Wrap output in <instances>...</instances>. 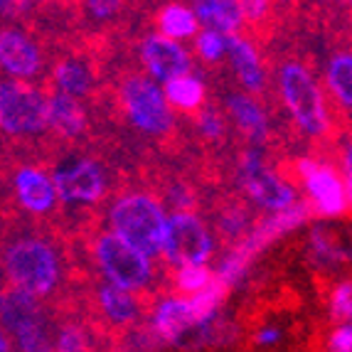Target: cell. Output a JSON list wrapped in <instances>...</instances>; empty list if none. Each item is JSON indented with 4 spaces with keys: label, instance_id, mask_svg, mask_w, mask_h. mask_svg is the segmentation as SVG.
<instances>
[{
    "label": "cell",
    "instance_id": "6da1fadb",
    "mask_svg": "<svg viewBox=\"0 0 352 352\" xmlns=\"http://www.w3.org/2000/svg\"><path fill=\"white\" fill-rule=\"evenodd\" d=\"M281 99L288 113L305 135H325L330 129V113L325 104V94L316 76L298 62H288L278 74Z\"/></svg>",
    "mask_w": 352,
    "mask_h": 352
},
{
    "label": "cell",
    "instance_id": "5bb4252c",
    "mask_svg": "<svg viewBox=\"0 0 352 352\" xmlns=\"http://www.w3.org/2000/svg\"><path fill=\"white\" fill-rule=\"evenodd\" d=\"M202 316L192 296L188 298H165L153 313V335L165 342H177L192 328H200Z\"/></svg>",
    "mask_w": 352,
    "mask_h": 352
},
{
    "label": "cell",
    "instance_id": "44dd1931",
    "mask_svg": "<svg viewBox=\"0 0 352 352\" xmlns=\"http://www.w3.org/2000/svg\"><path fill=\"white\" fill-rule=\"evenodd\" d=\"M99 303L104 316L116 325H129L138 318V303L133 298V291L109 281V286H101Z\"/></svg>",
    "mask_w": 352,
    "mask_h": 352
},
{
    "label": "cell",
    "instance_id": "d6a6232c",
    "mask_svg": "<svg viewBox=\"0 0 352 352\" xmlns=\"http://www.w3.org/2000/svg\"><path fill=\"white\" fill-rule=\"evenodd\" d=\"M87 8H89V12H91L94 18L109 20L118 12V8H121V0H87Z\"/></svg>",
    "mask_w": 352,
    "mask_h": 352
},
{
    "label": "cell",
    "instance_id": "7a4b0ae2",
    "mask_svg": "<svg viewBox=\"0 0 352 352\" xmlns=\"http://www.w3.org/2000/svg\"><path fill=\"white\" fill-rule=\"evenodd\" d=\"M168 214L158 200L148 195H126L111 207V232L124 236L151 256L163 252Z\"/></svg>",
    "mask_w": 352,
    "mask_h": 352
},
{
    "label": "cell",
    "instance_id": "4dcf8cb0",
    "mask_svg": "<svg viewBox=\"0 0 352 352\" xmlns=\"http://www.w3.org/2000/svg\"><path fill=\"white\" fill-rule=\"evenodd\" d=\"M54 347H59V350L65 352H76V350H87V338H84V333L79 328H62L57 335V342H54Z\"/></svg>",
    "mask_w": 352,
    "mask_h": 352
},
{
    "label": "cell",
    "instance_id": "8992f818",
    "mask_svg": "<svg viewBox=\"0 0 352 352\" xmlns=\"http://www.w3.org/2000/svg\"><path fill=\"white\" fill-rule=\"evenodd\" d=\"M151 258V254L126 241L124 236H118L116 232H109L96 241V264L104 271V276L116 286L131 288V291L148 283L153 274Z\"/></svg>",
    "mask_w": 352,
    "mask_h": 352
},
{
    "label": "cell",
    "instance_id": "7402d4cb",
    "mask_svg": "<svg viewBox=\"0 0 352 352\" xmlns=\"http://www.w3.org/2000/svg\"><path fill=\"white\" fill-rule=\"evenodd\" d=\"M325 87L342 109H352V52L330 57L325 67Z\"/></svg>",
    "mask_w": 352,
    "mask_h": 352
},
{
    "label": "cell",
    "instance_id": "277c9868",
    "mask_svg": "<svg viewBox=\"0 0 352 352\" xmlns=\"http://www.w3.org/2000/svg\"><path fill=\"white\" fill-rule=\"evenodd\" d=\"M298 177L313 214L320 219H340L350 210L347 180L342 170L320 160L303 158L298 163Z\"/></svg>",
    "mask_w": 352,
    "mask_h": 352
},
{
    "label": "cell",
    "instance_id": "f35d334b",
    "mask_svg": "<svg viewBox=\"0 0 352 352\" xmlns=\"http://www.w3.org/2000/svg\"><path fill=\"white\" fill-rule=\"evenodd\" d=\"M283 3H288V0H283Z\"/></svg>",
    "mask_w": 352,
    "mask_h": 352
},
{
    "label": "cell",
    "instance_id": "f1b7e54d",
    "mask_svg": "<svg viewBox=\"0 0 352 352\" xmlns=\"http://www.w3.org/2000/svg\"><path fill=\"white\" fill-rule=\"evenodd\" d=\"M325 347L333 352H352V320L335 323V328L328 333Z\"/></svg>",
    "mask_w": 352,
    "mask_h": 352
},
{
    "label": "cell",
    "instance_id": "74e56055",
    "mask_svg": "<svg viewBox=\"0 0 352 352\" xmlns=\"http://www.w3.org/2000/svg\"><path fill=\"white\" fill-rule=\"evenodd\" d=\"M347 200H350V210H352V180H347Z\"/></svg>",
    "mask_w": 352,
    "mask_h": 352
},
{
    "label": "cell",
    "instance_id": "8fae6325",
    "mask_svg": "<svg viewBox=\"0 0 352 352\" xmlns=\"http://www.w3.org/2000/svg\"><path fill=\"white\" fill-rule=\"evenodd\" d=\"M308 258L320 271H338L352 264V229L335 227L330 219L318 222L308 234Z\"/></svg>",
    "mask_w": 352,
    "mask_h": 352
},
{
    "label": "cell",
    "instance_id": "4316f807",
    "mask_svg": "<svg viewBox=\"0 0 352 352\" xmlns=\"http://www.w3.org/2000/svg\"><path fill=\"white\" fill-rule=\"evenodd\" d=\"M195 42H197V54H200L205 62H219L222 57H227L229 32H222V30H214V28H205L202 32H197Z\"/></svg>",
    "mask_w": 352,
    "mask_h": 352
},
{
    "label": "cell",
    "instance_id": "d590c367",
    "mask_svg": "<svg viewBox=\"0 0 352 352\" xmlns=\"http://www.w3.org/2000/svg\"><path fill=\"white\" fill-rule=\"evenodd\" d=\"M20 6V0H0V15H10Z\"/></svg>",
    "mask_w": 352,
    "mask_h": 352
},
{
    "label": "cell",
    "instance_id": "4fadbf2b",
    "mask_svg": "<svg viewBox=\"0 0 352 352\" xmlns=\"http://www.w3.org/2000/svg\"><path fill=\"white\" fill-rule=\"evenodd\" d=\"M143 62L148 74L155 82L165 84L180 74L190 72V54L182 47L180 40H173L168 35H151L143 42Z\"/></svg>",
    "mask_w": 352,
    "mask_h": 352
},
{
    "label": "cell",
    "instance_id": "7c38bea8",
    "mask_svg": "<svg viewBox=\"0 0 352 352\" xmlns=\"http://www.w3.org/2000/svg\"><path fill=\"white\" fill-rule=\"evenodd\" d=\"M52 180L62 202L91 205V202L101 200V195H104V175H101L99 165L91 160H79V163L59 168Z\"/></svg>",
    "mask_w": 352,
    "mask_h": 352
},
{
    "label": "cell",
    "instance_id": "f546056e",
    "mask_svg": "<svg viewBox=\"0 0 352 352\" xmlns=\"http://www.w3.org/2000/svg\"><path fill=\"white\" fill-rule=\"evenodd\" d=\"M197 126H200V131L210 141H219V135L224 133V121L214 109H205V111L197 116Z\"/></svg>",
    "mask_w": 352,
    "mask_h": 352
},
{
    "label": "cell",
    "instance_id": "52a82bcc",
    "mask_svg": "<svg viewBox=\"0 0 352 352\" xmlns=\"http://www.w3.org/2000/svg\"><path fill=\"white\" fill-rule=\"evenodd\" d=\"M214 252V239L197 214L190 210H177L168 217V229L163 239V256L175 266L207 264Z\"/></svg>",
    "mask_w": 352,
    "mask_h": 352
},
{
    "label": "cell",
    "instance_id": "836d02e7",
    "mask_svg": "<svg viewBox=\"0 0 352 352\" xmlns=\"http://www.w3.org/2000/svg\"><path fill=\"white\" fill-rule=\"evenodd\" d=\"M283 338V330L278 325H264V328H258L254 333V342L261 347H271V345H278Z\"/></svg>",
    "mask_w": 352,
    "mask_h": 352
},
{
    "label": "cell",
    "instance_id": "9a60e30c",
    "mask_svg": "<svg viewBox=\"0 0 352 352\" xmlns=\"http://www.w3.org/2000/svg\"><path fill=\"white\" fill-rule=\"evenodd\" d=\"M42 59L35 42L18 30L0 32V67L15 79H30L40 69Z\"/></svg>",
    "mask_w": 352,
    "mask_h": 352
},
{
    "label": "cell",
    "instance_id": "ffe728a7",
    "mask_svg": "<svg viewBox=\"0 0 352 352\" xmlns=\"http://www.w3.org/2000/svg\"><path fill=\"white\" fill-rule=\"evenodd\" d=\"M195 15L205 28L222 30V32H236L244 23L239 0H195Z\"/></svg>",
    "mask_w": 352,
    "mask_h": 352
},
{
    "label": "cell",
    "instance_id": "8d00e7d4",
    "mask_svg": "<svg viewBox=\"0 0 352 352\" xmlns=\"http://www.w3.org/2000/svg\"><path fill=\"white\" fill-rule=\"evenodd\" d=\"M10 340H8V335H6V330H3V328H0V352H8V350H10Z\"/></svg>",
    "mask_w": 352,
    "mask_h": 352
},
{
    "label": "cell",
    "instance_id": "83f0119b",
    "mask_svg": "<svg viewBox=\"0 0 352 352\" xmlns=\"http://www.w3.org/2000/svg\"><path fill=\"white\" fill-rule=\"evenodd\" d=\"M214 278L210 269L205 264H185V266H177V288H180L182 294H197L202 288H207Z\"/></svg>",
    "mask_w": 352,
    "mask_h": 352
},
{
    "label": "cell",
    "instance_id": "1f68e13d",
    "mask_svg": "<svg viewBox=\"0 0 352 352\" xmlns=\"http://www.w3.org/2000/svg\"><path fill=\"white\" fill-rule=\"evenodd\" d=\"M241 3V15L249 23H261L266 20L271 10V0H239Z\"/></svg>",
    "mask_w": 352,
    "mask_h": 352
},
{
    "label": "cell",
    "instance_id": "ba28073f",
    "mask_svg": "<svg viewBox=\"0 0 352 352\" xmlns=\"http://www.w3.org/2000/svg\"><path fill=\"white\" fill-rule=\"evenodd\" d=\"M239 180L247 195L266 212H281L298 202V192L291 182L283 180L266 165V160L256 151L247 153L239 165Z\"/></svg>",
    "mask_w": 352,
    "mask_h": 352
},
{
    "label": "cell",
    "instance_id": "3957f363",
    "mask_svg": "<svg viewBox=\"0 0 352 352\" xmlns=\"http://www.w3.org/2000/svg\"><path fill=\"white\" fill-rule=\"evenodd\" d=\"M6 269L12 286L32 296H47L59 281L57 254L40 239H23L6 254Z\"/></svg>",
    "mask_w": 352,
    "mask_h": 352
},
{
    "label": "cell",
    "instance_id": "30bf717a",
    "mask_svg": "<svg viewBox=\"0 0 352 352\" xmlns=\"http://www.w3.org/2000/svg\"><path fill=\"white\" fill-rule=\"evenodd\" d=\"M124 106L131 124L146 133H163L173 124L170 101L153 76H133L124 84Z\"/></svg>",
    "mask_w": 352,
    "mask_h": 352
},
{
    "label": "cell",
    "instance_id": "484cf974",
    "mask_svg": "<svg viewBox=\"0 0 352 352\" xmlns=\"http://www.w3.org/2000/svg\"><path fill=\"white\" fill-rule=\"evenodd\" d=\"M328 316L333 323L352 320V276L335 281L328 291Z\"/></svg>",
    "mask_w": 352,
    "mask_h": 352
},
{
    "label": "cell",
    "instance_id": "ac0fdd59",
    "mask_svg": "<svg viewBox=\"0 0 352 352\" xmlns=\"http://www.w3.org/2000/svg\"><path fill=\"white\" fill-rule=\"evenodd\" d=\"M227 109L236 129L252 143H264L269 138V118L266 111L249 94H232L227 99Z\"/></svg>",
    "mask_w": 352,
    "mask_h": 352
},
{
    "label": "cell",
    "instance_id": "e575fe53",
    "mask_svg": "<svg viewBox=\"0 0 352 352\" xmlns=\"http://www.w3.org/2000/svg\"><path fill=\"white\" fill-rule=\"evenodd\" d=\"M342 175L345 180H352V141H347L345 151H342Z\"/></svg>",
    "mask_w": 352,
    "mask_h": 352
},
{
    "label": "cell",
    "instance_id": "d4e9b609",
    "mask_svg": "<svg viewBox=\"0 0 352 352\" xmlns=\"http://www.w3.org/2000/svg\"><path fill=\"white\" fill-rule=\"evenodd\" d=\"M54 84H57V91H65V94L79 99L91 89V72L82 62L67 59V62L54 67Z\"/></svg>",
    "mask_w": 352,
    "mask_h": 352
},
{
    "label": "cell",
    "instance_id": "603a6c76",
    "mask_svg": "<svg viewBox=\"0 0 352 352\" xmlns=\"http://www.w3.org/2000/svg\"><path fill=\"white\" fill-rule=\"evenodd\" d=\"M165 96L170 101V106L175 109H182V111H195V109H200L202 101H205V84L188 74H180L170 82H165Z\"/></svg>",
    "mask_w": 352,
    "mask_h": 352
},
{
    "label": "cell",
    "instance_id": "cb8c5ba5",
    "mask_svg": "<svg viewBox=\"0 0 352 352\" xmlns=\"http://www.w3.org/2000/svg\"><path fill=\"white\" fill-rule=\"evenodd\" d=\"M160 32L173 40H188V37L197 35L200 30V20L195 15V10L185 6H168L163 12H160Z\"/></svg>",
    "mask_w": 352,
    "mask_h": 352
},
{
    "label": "cell",
    "instance_id": "e0dca14e",
    "mask_svg": "<svg viewBox=\"0 0 352 352\" xmlns=\"http://www.w3.org/2000/svg\"><path fill=\"white\" fill-rule=\"evenodd\" d=\"M227 57L232 62V67H234L236 76H239L241 87L247 89V91H258V89L264 87V65H261V57H258L252 42L239 37L236 32H232L229 35Z\"/></svg>",
    "mask_w": 352,
    "mask_h": 352
},
{
    "label": "cell",
    "instance_id": "d6986e66",
    "mask_svg": "<svg viewBox=\"0 0 352 352\" xmlns=\"http://www.w3.org/2000/svg\"><path fill=\"white\" fill-rule=\"evenodd\" d=\"M84 124H87V116L76 96H69L65 91L47 96V129L65 138H74L84 131Z\"/></svg>",
    "mask_w": 352,
    "mask_h": 352
},
{
    "label": "cell",
    "instance_id": "9c48e42d",
    "mask_svg": "<svg viewBox=\"0 0 352 352\" xmlns=\"http://www.w3.org/2000/svg\"><path fill=\"white\" fill-rule=\"evenodd\" d=\"M0 323L12 338L18 340V347L23 350H47V335L42 328L40 305L37 296L28 294L23 288L12 286V291H6L0 296Z\"/></svg>",
    "mask_w": 352,
    "mask_h": 352
},
{
    "label": "cell",
    "instance_id": "5b68a950",
    "mask_svg": "<svg viewBox=\"0 0 352 352\" xmlns=\"http://www.w3.org/2000/svg\"><path fill=\"white\" fill-rule=\"evenodd\" d=\"M0 129L12 135L40 133L47 129V96L18 82H0Z\"/></svg>",
    "mask_w": 352,
    "mask_h": 352
},
{
    "label": "cell",
    "instance_id": "2e32d148",
    "mask_svg": "<svg viewBox=\"0 0 352 352\" xmlns=\"http://www.w3.org/2000/svg\"><path fill=\"white\" fill-rule=\"evenodd\" d=\"M15 192H18L20 205L25 210L35 212V214L50 212L59 200L54 180L42 170H37V168H23L15 175Z\"/></svg>",
    "mask_w": 352,
    "mask_h": 352
}]
</instances>
